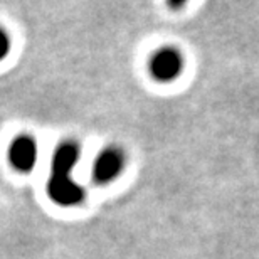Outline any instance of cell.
Returning <instances> with one entry per match:
<instances>
[{"label": "cell", "instance_id": "cell-1", "mask_svg": "<svg viewBox=\"0 0 259 259\" xmlns=\"http://www.w3.org/2000/svg\"><path fill=\"white\" fill-rule=\"evenodd\" d=\"M79 145L76 142H63L54 152L48 194L51 200L61 207L77 205L84 199V190L71 177L72 168L79 160Z\"/></svg>", "mask_w": 259, "mask_h": 259}, {"label": "cell", "instance_id": "cell-2", "mask_svg": "<svg viewBox=\"0 0 259 259\" xmlns=\"http://www.w3.org/2000/svg\"><path fill=\"white\" fill-rule=\"evenodd\" d=\"M150 74L160 82H172L182 74L184 71V58L174 48H162L153 53L148 64Z\"/></svg>", "mask_w": 259, "mask_h": 259}, {"label": "cell", "instance_id": "cell-3", "mask_svg": "<svg viewBox=\"0 0 259 259\" xmlns=\"http://www.w3.org/2000/svg\"><path fill=\"white\" fill-rule=\"evenodd\" d=\"M123 167H125V155L121 153V150L106 148L105 152L98 155L93 165V179L96 184L106 185L121 174Z\"/></svg>", "mask_w": 259, "mask_h": 259}, {"label": "cell", "instance_id": "cell-4", "mask_svg": "<svg viewBox=\"0 0 259 259\" xmlns=\"http://www.w3.org/2000/svg\"><path fill=\"white\" fill-rule=\"evenodd\" d=\"M37 155H39V148L32 137L22 135V137H17L10 143L9 160L12 163V167L22 174H27L35 167Z\"/></svg>", "mask_w": 259, "mask_h": 259}, {"label": "cell", "instance_id": "cell-5", "mask_svg": "<svg viewBox=\"0 0 259 259\" xmlns=\"http://www.w3.org/2000/svg\"><path fill=\"white\" fill-rule=\"evenodd\" d=\"M10 37L4 29H0V61L5 59L10 53Z\"/></svg>", "mask_w": 259, "mask_h": 259}]
</instances>
